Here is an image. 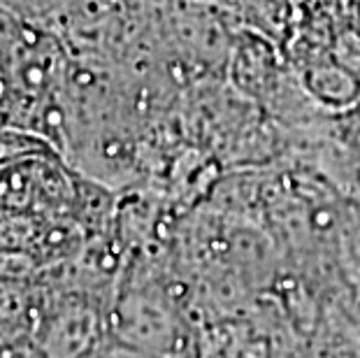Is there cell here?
Masks as SVG:
<instances>
[{"mask_svg":"<svg viewBox=\"0 0 360 358\" xmlns=\"http://www.w3.org/2000/svg\"><path fill=\"white\" fill-rule=\"evenodd\" d=\"M200 358H272L270 338L240 319H226L202 333Z\"/></svg>","mask_w":360,"mask_h":358,"instance_id":"7a4b0ae2","label":"cell"},{"mask_svg":"<svg viewBox=\"0 0 360 358\" xmlns=\"http://www.w3.org/2000/svg\"><path fill=\"white\" fill-rule=\"evenodd\" d=\"M40 352L47 358H101L103 317L79 293L60 295L37 319Z\"/></svg>","mask_w":360,"mask_h":358,"instance_id":"6da1fadb","label":"cell"}]
</instances>
